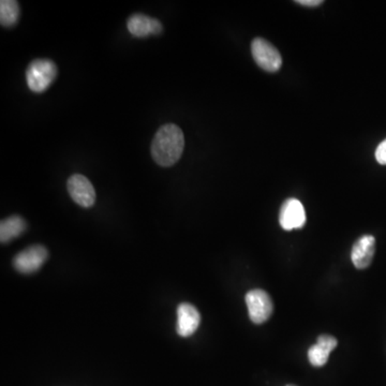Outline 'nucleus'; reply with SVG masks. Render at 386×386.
Wrapping results in <instances>:
<instances>
[{"mask_svg":"<svg viewBox=\"0 0 386 386\" xmlns=\"http://www.w3.org/2000/svg\"><path fill=\"white\" fill-rule=\"evenodd\" d=\"M20 6L15 0L0 1V22L5 27H11L19 21Z\"/></svg>","mask_w":386,"mask_h":386,"instance_id":"f8f14e48","label":"nucleus"},{"mask_svg":"<svg viewBox=\"0 0 386 386\" xmlns=\"http://www.w3.org/2000/svg\"><path fill=\"white\" fill-rule=\"evenodd\" d=\"M376 159L382 166H386V140L380 143L376 150Z\"/></svg>","mask_w":386,"mask_h":386,"instance_id":"2eb2a0df","label":"nucleus"},{"mask_svg":"<svg viewBox=\"0 0 386 386\" xmlns=\"http://www.w3.org/2000/svg\"><path fill=\"white\" fill-rule=\"evenodd\" d=\"M296 3L299 5L305 6V7H317V6L322 5L323 1L322 0H299Z\"/></svg>","mask_w":386,"mask_h":386,"instance_id":"dca6fc26","label":"nucleus"},{"mask_svg":"<svg viewBox=\"0 0 386 386\" xmlns=\"http://www.w3.org/2000/svg\"><path fill=\"white\" fill-rule=\"evenodd\" d=\"M25 220L20 216H11L0 223V241L3 244L19 237L26 230Z\"/></svg>","mask_w":386,"mask_h":386,"instance_id":"9b49d317","label":"nucleus"},{"mask_svg":"<svg viewBox=\"0 0 386 386\" xmlns=\"http://www.w3.org/2000/svg\"><path fill=\"white\" fill-rule=\"evenodd\" d=\"M201 315L198 309L189 303H183L177 308V334L182 337H189L198 329Z\"/></svg>","mask_w":386,"mask_h":386,"instance_id":"6e6552de","label":"nucleus"},{"mask_svg":"<svg viewBox=\"0 0 386 386\" xmlns=\"http://www.w3.org/2000/svg\"><path fill=\"white\" fill-rule=\"evenodd\" d=\"M376 251V239L371 235L359 237L353 245L351 260L354 266L359 269H365L373 262Z\"/></svg>","mask_w":386,"mask_h":386,"instance_id":"1a4fd4ad","label":"nucleus"},{"mask_svg":"<svg viewBox=\"0 0 386 386\" xmlns=\"http://www.w3.org/2000/svg\"><path fill=\"white\" fill-rule=\"evenodd\" d=\"M331 353V352L325 349L324 347H322L319 343H315L308 350L309 363L315 367H322L329 361V354Z\"/></svg>","mask_w":386,"mask_h":386,"instance_id":"ddd939ff","label":"nucleus"},{"mask_svg":"<svg viewBox=\"0 0 386 386\" xmlns=\"http://www.w3.org/2000/svg\"><path fill=\"white\" fill-rule=\"evenodd\" d=\"M251 53L259 67L267 72H277L283 66L280 53L273 44L262 38H255L251 43Z\"/></svg>","mask_w":386,"mask_h":386,"instance_id":"7ed1b4c3","label":"nucleus"},{"mask_svg":"<svg viewBox=\"0 0 386 386\" xmlns=\"http://www.w3.org/2000/svg\"><path fill=\"white\" fill-rule=\"evenodd\" d=\"M127 27L130 34L138 38L159 35L162 31V25L158 20L140 13L130 16V19L127 22Z\"/></svg>","mask_w":386,"mask_h":386,"instance_id":"9d476101","label":"nucleus"},{"mask_svg":"<svg viewBox=\"0 0 386 386\" xmlns=\"http://www.w3.org/2000/svg\"><path fill=\"white\" fill-rule=\"evenodd\" d=\"M68 191L72 200L80 206L90 208L96 201V191L87 177L80 174H74L67 183Z\"/></svg>","mask_w":386,"mask_h":386,"instance_id":"423d86ee","label":"nucleus"},{"mask_svg":"<svg viewBox=\"0 0 386 386\" xmlns=\"http://www.w3.org/2000/svg\"><path fill=\"white\" fill-rule=\"evenodd\" d=\"M249 317L255 324H262L271 317L273 306L271 296L261 289H253L246 294Z\"/></svg>","mask_w":386,"mask_h":386,"instance_id":"20e7f679","label":"nucleus"},{"mask_svg":"<svg viewBox=\"0 0 386 386\" xmlns=\"http://www.w3.org/2000/svg\"><path fill=\"white\" fill-rule=\"evenodd\" d=\"M48 252L42 245L28 247L17 253L13 259V266L22 273H32L37 271L48 260Z\"/></svg>","mask_w":386,"mask_h":386,"instance_id":"39448f33","label":"nucleus"},{"mask_svg":"<svg viewBox=\"0 0 386 386\" xmlns=\"http://www.w3.org/2000/svg\"><path fill=\"white\" fill-rule=\"evenodd\" d=\"M279 223L285 231L303 228L306 223V212L303 204L296 199L285 201L279 213Z\"/></svg>","mask_w":386,"mask_h":386,"instance_id":"0eeeda50","label":"nucleus"},{"mask_svg":"<svg viewBox=\"0 0 386 386\" xmlns=\"http://www.w3.org/2000/svg\"><path fill=\"white\" fill-rule=\"evenodd\" d=\"M185 148L182 129L174 124L159 128L152 143V156L156 164L164 168L174 166L180 160Z\"/></svg>","mask_w":386,"mask_h":386,"instance_id":"f257e3e1","label":"nucleus"},{"mask_svg":"<svg viewBox=\"0 0 386 386\" xmlns=\"http://www.w3.org/2000/svg\"><path fill=\"white\" fill-rule=\"evenodd\" d=\"M287 386H295V385H287Z\"/></svg>","mask_w":386,"mask_h":386,"instance_id":"f3484780","label":"nucleus"},{"mask_svg":"<svg viewBox=\"0 0 386 386\" xmlns=\"http://www.w3.org/2000/svg\"><path fill=\"white\" fill-rule=\"evenodd\" d=\"M317 343L321 345L322 347H324L325 349L329 350V352L334 351L336 347H337L338 341L335 337L331 335H321L317 338Z\"/></svg>","mask_w":386,"mask_h":386,"instance_id":"4468645a","label":"nucleus"},{"mask_svg":"<svg viewBox=\"0 0 386 386\" xmlns=\"http://www.w3.org/2000/svg\"><path fill=\"white\" fill-rule=\"evenodd\" d=\"M57 67L52 60L36 59L30 62L26 71V80L29 90L34 92H43L57 78Z\"/></svg>","mask_w":386,"mask_h":386,"instance_id":"f03ea898","label":"nucleus"}]
</instances>
